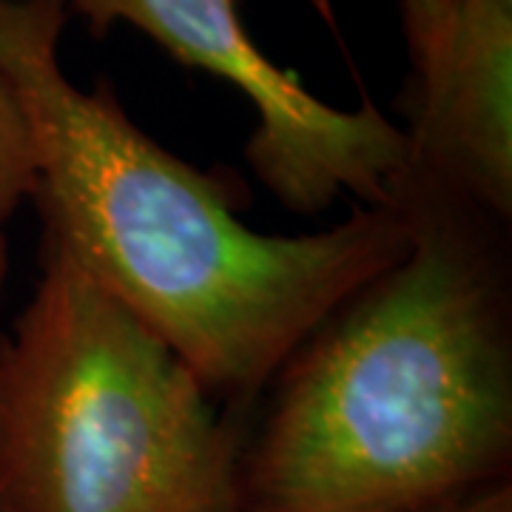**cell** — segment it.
<instances>
[{
    "label": "cell",
    "mask_w": 512,
    "mask_h": 512,
    "mask_svg": "<svg viewBox=\"0 0 512 512\" xmlns=\"http://www.w3.org/2000/svg\"><path fill=\"white\" fill-rule=\"evenodd\" d=\"M69 0H0V72L32 128L52 242L168 342L211 396L248 399L410 242L399 197L319 234L239 220L225 185L137 126L109 86L60 66Z\"/></svg>",
    "instance_id": "obj_1"
},
{
    "label": "cell",
    "mask_w": 512,
    "mask_h": 512,
    "mask_svg": "<svg viewBox=\"0 0 512 512\" xmlns=\"http://www.w3.org/2000/svg\"><path fill=\"white\" fill-rule=\"evenodd\" d=\"M0 333V512H237L242 439L140 316L52 242Z\"/></svg>",
    "instance_id": "obj_3"
},
{
    "label": "cell",
    "mask_w": 512,
    "mask_h": 512,
    "mask_svg": "<svg viewBox=\"0 0 512 512\" xmlns=\"http://www.w3.org/2000/svg\"><path fill=\"white\" fill-rule=\"evenodd\" d=\"M407 117L410 157L507 220L512 211V0H447L439 77Z\"/></svg>",
    "instance_id": "obj_5"
},
{
    "label": "cell",
    "mask_w": 512,
    "mask_h": 512,
    "mask_svg": "<svg viewBox=\"0 0 512 512\" xmlns=\"http://www.w3.org/2000/svg\"><path fill=\"white\" fill-rule=\"evenodd\" d=\"M396 197L404 254L279 370L239 456L237 512H433L510 464L504 217L413 160Z\"/></svg>",
    "instance_id": "obj_2"
},
{
    "label": "cell",
    "mask_w": 512,
    "mask_h": 512,
    "mask_svg": "<svg viewBox=\"0 0 512 512\" xmlns=\"http://www.w3.org/2000/svg\"><path fill=\"white\" fill-rule=\"evenodd\" d=\"M239 6L245 0H237ZM402 26L410 57V89L404 92L410 111L433 89L447 40V0H402Z\"/></svg>",
    "instance_id": "obj_7"
},
{
    "label": "cell",
    "mask_w": 512,
    "mask_h": 512,
    "mask_svg": "<svg viewBox=\"0 0 512 512\" xmlns=\"http://www.w3.org/2000/svg\"><path fill=\"white\" fill-rule=\"evenodd\" d=\"M37 183V160L32 128L23 114L18 94L0 72V228L32 200Z\"/></svg>",
    "instance_id": "obj_6"
},
{
    "label": "cell",
    "mask_w": 512,
    "mask_h": 512,
    "mask_svg": "<svg viewBox=\"0 0 512 512\" xmlns=\"http://www.w3.org/2000/svg\"><path fill=\"white\" fill-rule=\"evenodd\" d=\"M433 512H512L510 484H493Z\"/></svg>",
    "instance_id": "obj_8"
},
{
    "label": "cell",
    "mask_w": 512,
    "mask_h": 512,
    "mask_svg": "<svg viewBox=\"0 0 512 512\" xmlns=\"http://www.w3.org/2000/svg\"><path fill=\"white\" fill-rule=\"evenodd\" d=\"M94 37L128 23L180 63L220 77L256 111L248 160L296 214H319L350 194L362 205L396 197L410 140L373 100L336 109L276 66L248 35L237 0H69Z\"/></svg>",
    "instance_id": "obj_4"
},
{
    "label": "cell",
    "mask_w": 512,
    "mask_h": 512,
    "mask_svg": "<svg viewBox=\"0 0 512 512\" xmlns=\"http://www.w3.org/2000/svg\"><path fill=\"white\" fill-rule=\"evenodd\" d=\"M6 276H9V239H6V231L0 228V293L6 288Z\"/></svg>",
    "instance_id": "obj_9"
}]
</instances>
